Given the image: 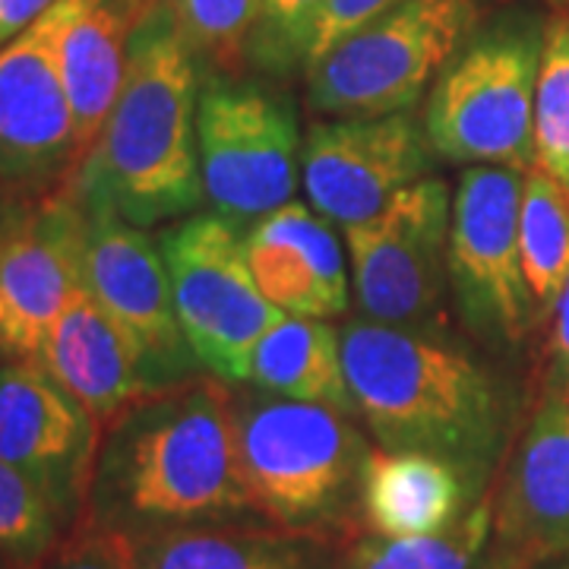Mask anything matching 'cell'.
Instances as JSON below:
<instances>
[{
  "instance_id": "6da1fadb",
  "label": "cell",
  "mask_w": 569,
  "mask_h": 569,
  "mask_svg": "<svg viewBox=\"0 0 569 569\" xmlns=\"http://www.w3.org/2000/svg\"><path fill=\"white\" fill-rule=\"evenodd\" d=\"M257 516L238 459L234 396L190 377L152 389L102 427L86 519L140 541Z\"/></svg>"
},
{
  "instance_id": "7a4b0ae2",
  "label": "cell",
  "mask_w": 569,
  "mask_h": 569,
  "mask_svg": "<svg viewBox=\"0 0 569 569\" xmlns=\"http://www.w3.org/2000/svg\"><path fill=\"white\" fill-rule=\"evenodd\" d=\"M200 61L164 0H152L130 39L127 70L102 133L61 193L156 228L206 203L197 152Z\"/></svg>"
},
{
  "instance_id": "3957f363",
  "label": "cell",
  "mask_w": 569,
  "mask_h": 569,
  "mask_svg": "<svg viewBox=\"0 0 569 569\" xmlns=\"http://www.w3.org/2000/svg\"><path fill=\"white\" fill-rule=\"evenodd\" d=\"M355 418L380 449L427 452L481 493L507 459L512 399L468 348L433 332L358 320L342 329Z\"/></svg>"
},
{
  "instance_id": "277c9868",
  "label": "cell",
  "mask_w": 569,
  "mask_h": 569,
  "mask_svg": "<svg viewBox=\"0 0 569 569\" xmlns=\"http://www.w3.org/2000/svg\"><path fill=\"white\" fill-rule=\"evenodd\" d=\"M238 459L257 519L298 538H329L361 519L373 449L351 415L282 396H234Z\"/></svg>"
},
{
  "instance_id": "5b68a950",
  "label": "cell",
  "mask_w": 569,
  "mask_h": 569,
  "mask_svg": "<svg viewBox=\"0 0 569 569\" xmlns=\"http://www.w3.org/2000/svg\"><path fill=\"white\" fill-rule=\"evenodd\" d=\"M548 22L512 10L478 26L430 86L425 137L433 156L459 164H535V89Z\"/></svg>"
},
{
  "instance_id": "8992f818",
  "label": "cell",
  "mask_w": 569,
  "mask_h": 569,
  "mask_svg": "<svg viewBox=\"0 0 569 569\" xmlns=\"http://www.w3.org/2000/svg\"><path fill=\"white\" fill-rule=\"evenodd\" d=\"M481 22L478 0H402L307 67L320 114L387 118L421 102Z\"/></svg>"
},
{
  "instance_id": "52a82bcc",
  "label": "cell",
  "mask_w": 569,
  "mask_h": 569,
  "mask_svg": "<svg viewBox=\"0 0 569 569\" xmlns=\"http://www.w3.org/2000/svg\"><path fill=\"white\" fill-rule=\"evenodd\" d=\"M301 149L295 108L279 92L228 73L200 80V181L219 219L247 231L291 203L301 181Z\"/></svg>"
},
{
  "instance_id": "ba28073f",
  "label": "cell",
  "mask_w": 569,
  "mask_h": 569,
  "mask_svg": "<svg viewBox=\"0 0 569 569\" xmlns=\"http://www.w3.org/2000/svg\"><path fill=\"white\" fill-rule=\"evenodd\" d=\"M522 178L516 168L475 164L452 193L449 295L468 332L497 351H519L538 323L519 250Z\"/></svg>"
},
{
  "instance_id": "9c48e42d",
  "label": "cell",
  "mask_w": 569,
  "mask_h": 569,
  "mask_svg": "<svg viewBox=\"0 0 569 569\" xmlns=\"http://www.w3.org/2000/svg\"><path fill=\"white\" fill-rule=\"evenodd\" d=\"M159 247L197 365L222 383H247L253 348L284 313L253 282L238 228L219 216H190L162 231Z\"/></svg>"
},
{
  "instance_id": "30bf717a",
  "label": "cell",
  "mask_w": 569,
  "mask_h": 569,
  "mask_svg": "<svg viewBox=\"0 0 569 569\" xmlns=\"http://www.w3.org/2000/svg\"><path fill=\"white\" fill-rule=\"evenodd\" d=\"M452 193L427 174L361 224L346 228L351 291L365 320L433 332L449 291Z\"/></svg>"
},
{
  "instance_id": "8fae6325",
  "label": "cell",
  "mask_w": 569,
  "mask_h": 569,
  "mask_svg": "<svg viewBox=\"0 0 569 569\" xmlns=\"http://www.w3.org/2000/svg\"><path fill=\"white\" fill-rule=\"evenodd\" d=\"M82 288L130 342L149 389L190 380L193 351L183 339L162 247L146 228L104 209H82Z\"/></svg>"
},
{
  "instance_id": "7c38bea8",
  "label": "cell",
  "mask_w": 569,
  "mask_h": 569,
  "mask_svg": "<svg viewBox=\"0 0 569 569\" xmlns=\"http://www.w3.org/2000/svg\"><path fill=\"white\" fill-rule=\"evenodd\" d=\"M63 7L0 48V181L20 197L58 193L80 164L61 73Z\"/></svg>"
},
{
  "instance_id": "4fadbf2b",
  "label": "cell",
  "mask_w": 569,
  "mask_h": 569,
  "mask_svg": "<svg viewBox=\"0 0 569 569\" xmlns=\"http://www.w3.org/2000/svg\"><path fill=\"white\" fill-rule=\"evenodd\" d=\"M102 427L39 365L0 367V459L54 509L63 531L89 512Z\"/></svg>"
},
{
  "instance_id": "5bb4252c",
  "label": "cell",
  "mask_w": 569,
  "mask_h": 569,
  "mask_svg": "<svg viewBox=\"0 0 569 569\" xmlns=\"http://www.w3.org/2000/svg\"><path fill=\"white\" fill-rule=\"evenodd\" d=\"M430 142L408 111L387 118H339L307 130L301 183L313 212L329 224L380 216L406 187L430 174Z\"/></svg>"
},
{
  "instance_id": "9a60e30c",
  "label": "cell",
  "mask_w": 569,
  "mask_h": 569,
  "mask_svg": "<svg viewBox=\"0 0 569 569\" xmlns=\"http://www.w3.org/2000/svg\"><path fill=\"white\" fill-rule=\"evenodd\" d=\"M86 216L67 193L39 197L0 228V355L36 361L82 288Z\"/></svg>"
},
{
  "instance_id": "2e32d148",
  "label": "cell",
  "mask_w": 569,
  "mask_h": 569,
  "mask_svg": "<svg viewBox=\"0 0 569 569\" xmlns=\"http://www.w3.org/2000/svg\"><path fill=\"white\" fill-rule=\"evenodd\" d=\"M490 569H531L569 553V402L545 399L490 490Z\"/></svg>"
},
{
  "instance_id": "e0dca14e",
  "label": "cell",
  "mask_w": 569,
  "mask_h": 569,
  "mask_svg": "<svg viewBox=\"0 0 569 569\" xmlns=\"http://www.w3.org/2000/svg\"><path fill=\"white\" fill-rule=\"evenodd\" d=\"M241 241L253 282L282 313L313 320L346 313V253L320 212L291 200L250 224Z\"/></svg>"
},
{
  "instance_id": "ac0fdd59",
  "label": "cell",
  "mask_w": 569,
  "mask_h": 569,
  "mask_svg": "<svg viewBox=\"0 0 569 569\" xmlns=\"http://www.w3.org/2000/svg\"><path fill=\"white\" fill-rule=\"evenodd\" d=\"M36 361L73 399H80L99 427L152 392L142 380L130 342L86 288L63 305Z\"/></svg>"
},
{
  "instance_id": "d6986e66",
  "label": "cell",
  "mask_w": 569,
  "mask_h": 569,
  "mask_svg": "<svg viewBox=\"0 0 569 569\" xmlns=\"http://www.w3.org/2000/svg\"><path fill=\"white\" fill-rule=\"evenodd\" d=\"M152 0H61V73L82 156L121 92L130 39Z\"/></svg>"
},
{
  "instance_id": "ffe728a7",
  "label": "cell",
  "mask_w": 569,
  "mask_h": 569,
  "mask_svg": "<svg viewBox=\"0 0 569 569\" xmlns=\"http://www.w3.org/2000/svg\"><path fill=\"white\" fill-rule=\"evenodd\" d=\"M488 493L427 452L373 449L361 490V522L380 538H418L456 526Z\"/></svg>"
},
{
  "instance_id": "44dd1931",
  "label": "cell",
  "mask_w": 569,
  "mask_h": 569,
  "mask_svg": "<svg viewBox=\"0 0 569 569\" xmlns=\"http://www.w3.org/2000/svg\"><path fill=\"white\" fill-rule=\"evenodd\" d=\"M247 383L282 399L317 402L355 418L342 367V332L313 317L284 313L253 348Z\"/></svg>"
},
{
  "instance_id": "7402d4cb",
  "label": "cell",
  "mask_w": 569,
  "mask_h": 569,
  "mask_svg": "<svg viewBox=\"0 0 569 569\" xmlns=\"http://www.w3.org/2000/svg\"><path fill=\"white\" fill-rule=\"evenodd\" d=\"M137 569H310L305 538L263 526H193L133 541Z\"/></svg>"
},
{
  "instance_id": "603a6c76",
  "label": "cell",
  "mask_w": 569,
  "mask_h": 569,
  "mask_svg": "<svg viewBox=\"0 0 569 569\" xmlns=\"http://www.w3.org/2000/svg\"><path fill=\"white\" fill-rule=\"evenodd\" d=\"M519 250L541 323L553 313V305L569 279V197L538 164L522 178Z\"/></svg>"
},
{
  "instance_id": "cb8c5ba5",
  "label": "cell",
  "mask_w": 569,
  "mask_h": 569,
  "mask_svg": "<svg viewBox=\"0 0 569 569\" xmlns=\"http://www.w3.org/2000/svg\"><path fill=\"white\" fill-rule=\"evenodd\" d=\"M490 493L437 535L367 538L348 557V569H490Z\"/></svg>"
},
{
  "instance_id": "d4e9b609",
  "label": "cell",
  "mask_w": 569,
  "mask_h": 569,
  "mask_svg": "<svg viewBox=\"0 0 569 569\" xmlns=\"http://www.w3.org/2000/svg\"><path fill=\"white\" fill-rule=\"evenodd\" d=\"M535 164L569 197V13H557L545 32L535 89Z\"/></svg>"
},
{
  "instance_id": "484cf974",
  "label": "cell",
  "mask_w": 569,
  "mask_h": 569,
  "mask_svg": "<svg viewBox=\"0 0 569 569\" xmlns=\"http://www.w3.org/2000/svg\"><path fill=\"white\" fill-rule=\"evenodd\" d=\"M178 20L181 36L209 63L212 73L238 70L247 61V44L260 17V0H164Z\"/></svg>"
},
{
  "instance_id": "4316f807",
  "label": "cell",
  "mask_w": 569,
  "mask_h": 569,
  "mask_svg": "<svg viewBox=\"0 0 569 569\" xmlns=\"http://www.w3.org/2000/svg\"><path fill=\"white\" fill-rule=\"evenodd\" d=\"M61 535L48 500L0 459V550L20 569H29L61 541Z\"/></svg>"
},
{
  "instance_id": "83f0119b",
  "label": "cell",
  "mask_w": 569,
  "mask_h": 569,
  "mask_svg": "<svg viewBox=\"0 0 569 569\" xmlns=\"http://www.w3.org/2000/svg\"><path fill=\"white\" fill-rule=\"evenodd\" d=\"M323 7L326 0H260L247 58L269 73H291L307 67Z\"/></svg>"
},
{
  "instance_id": "f1b7e54d",
  "label": "cell",
  "mask_w": 569,
  "mask_h": 569,
  "mask_svg": "<svg viewBox=\"0 0 569 569\" xmlns=\"http://www.w3.org/2000/svg\"><path fill=\"white\" fill-rule=\"evenodd\" d=\"M29 569H137V557L127 535L82 519Z\"/></svg>"
},
{
  "instance_id": "f546056e",
  "label": "cell",
  "mask_w": 569,
  "mask_h": 569,
  "mask_svg": "<svg viewBox=\"0 0 569 569\" xmlns=\"http://www.w3.org/2000/svg\"><path fill=\"white\" fill-rule=\"evenodd\" d=\"M402 0H326L323 17L317 26V36L307 54V67L323 58L329 48H336L339 41L348 39L351 32H358L361 26L383 17L387 10L399 7Z\"/></svg>"
},
{
  "instance_id": "4dcf8cb0",
  "label": "cell",
  "mask_w": 569,
  "mask_h": 569,
  "mask_svg": "<svg viewBox=\"0 0 569 569\" xmlns=\"http://www.w3.org/2000/svg\"><path fill=\"white\" fill-rule=\"evenodd\" d=\"M548 355L553 380L569 383V279L560 291V298H557V305H553V313H550Z\"/></svg>"
},
{
  "instance_id": "1f68e13d",
  "label": "cell",
  "mask_w": 569,
  "mask_h": 569,
  "mask_svg": "<svg viewBox=\"0 0 569 569\" xmlns=\"http://www.w3.org/2000/svg\"><path fill=\"white\" fill-rule=\"evenodd\" d=\"M61 0H0V48L10 44L32 22H39Z\"/></svg>"
},
{
  "instance_id": "d6a6232c",
  "label": "cell",
  "mask_w": 569,
  "mask_h": 569,
  "mask_svg": "<svg viewBox=\"0 0 569 569\" xmlns=\"http://www.w3.org/2000/svg\"><path fill=\"white\" fill-rule=\"evenodd\" d=\"M26 206L29 203H22V197L13 190V187H7V183L0 181V228L13 222Z\"/></svg>"
},
{
  "instance_id": "836d02e7",
  "label": "cell",
  "mask_w": 569,
  "mask_h": 569,
  "mask_svg": "<svg viewBox=\"0 0 569 569\" xmlns=\"http://www.w3.org/2000/svg\"><path fill=\"white\" fill-rule=\"evenodd\" d=\"M531 569H569V553L567 557H553V560H548V563H538V567Z\"/></svg>"
},
{
  "instance_id": "e575fe53",
  "label": "cell",
  "mask_w": 569,
  "mask_h": 569,
  "mask_svg": "<svg viewBox=\"0 0 569 569\" xmlns=\"http://www.w3.org/2000/svg\"><path fill=\"white\" fill-rule=\"evenodd\" d=\"M7 567H17V563H13V560H10V557H7V553L0 550V569H7Z\"/></svg>"
},
{
  "instance_id": "d590c367",
  "label": "cell",
  "mask_w": 569,
  "mask_h": 569,
  "mask_svg": "<svg viewBox=\"0 0 569 569\" xmlns=\"http://www.w3.org/2000/svg\"><path fill=\"white\" fill-rule=\"evenodd\" d=\"M548 3H553V7H567L569 0H548Z\"/></svg>"
},
{
  "instance_id": "8d00e7d4",
  "label": "cell",
  "mask_w": 569,
  "mask_h": 569,
  "mask_svg": "<svg viewBox=\"0 0 569 569\" xmlns=\"http://www.w3.org/2000/svg\"><path fill=\"white\" fill-rule=\"evenodd\" d=\"M567 402H569V383H567Z\"/></svg>"
}]
</instances>
